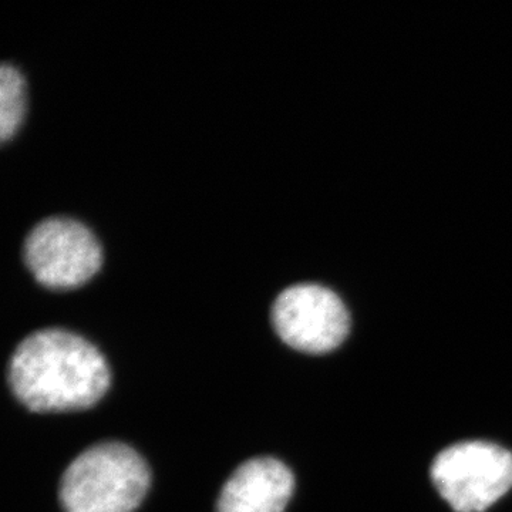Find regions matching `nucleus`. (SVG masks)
<instances>
[{
  "instance_id": "obj_1",
  "label": "nucleus",
  "mask_w": 512,
  "mask_h": 512,
  "mask_svg": "<svg viewBox=\"0 0 512 512\" xmlns=\"http://www.w3.org/2000/svg\"><path fill=\"white\" fill-rule=\"evenodd\" d=\"M9 383L30 412L89 409L110 387V370L100 350L63 329L32 333L10 359Z\"/></svg>"
},
{
  "instance_id": "obj_2",
  "label": "nucleus",
  "mask_w": 512,
  "mask_h": 512,
  "mask_svg": "<svg viewBox=\"0 0 512 512\" xmlns=\"http://www.w3.org/2000/svg\"><path fill=\"white\" fill-rule=\"evenodd\" d=\"M150 487L143 457L123 443H99L72 461L60 481L66 512H134Z\"/></svg>"
},
{
  "instance_id": "obj_3",
  "label": "nucleus",
  "mask_w": 512,
  "mask_h": 512,
  "mask_svg": "<svg viewBox=\"0 0 512 512\" xmlns=\"http://www.w3.org/2000/svg\"><path fill=\"white\" fill-rule=\"evenodd\" d=\"M431 480L456 512H484L512 488V454L490 441H463L441 451Z\"/></svg>"
},
{
  "instance_id": "obj_4",
  "label": "nucleus",
  "mask_w": 512,
  "mask_h": 512,
  "mask_svg": "<svg viewBox=\"0 0 512 512\" xmlns=\"http://www.w3.org/2000/svg\"><path fill=\"white\" fill-rule=\"evenodd\" d=\"M30 274L55 291H69L87 284L103 264L99 239L82 222L52 217L32 228L23 245Z\"/></svg>"
},
{
  "instance_id": "obj_5",
  "label": "nucleus",
  "mask_w": 512,
  "mask_h": 512,
  "mask_svg": "<svg viewBox=\"0 0 512 512\" xmlns=\"http://www.w3.org/2000/svg\"><path fill=\"white\" fill-rule=\"evenodd\" d=\"M272 325L292 349L322 355L348 338L350 316L335 292L316 284L289 286L272 306Z\"/></svg>"
},
{
  "instance_id": "obj_6",
  "label": "nucleus",
  "mask_w": 512,
  "mask_h": 512,
  "mask_svg": "<svg viewBox=\"0 0 512 512\" xmlns=\"http://www.w3.org/2000/svg\"><path fill=\"white\" fill-rule=\"evenodd\" d=\"M295 488L292 471L272 457L245 461L228 478L217 512H282Z\"/></svg>"
},
{
  "instance_id": "obj_7",
  "label": "nucleus",
  "mask_w": 512,
  "mask_h": 512,
  "mask_svg": "<svg viewBox=\"0 0 512 512\" xmlns=\"http://www.w3.org/2000/svg\"><path fill=\"white\" fill-rule=\"evenodd\" d=\"M26 113V83L12 64L0 67V140H12Z\"/></svg>"
}]
</instances>
